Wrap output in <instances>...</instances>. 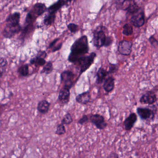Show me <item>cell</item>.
I'll return each instance as SVG.
<instances>
[{"instance_id": "obj_1", "label": "cell", "mask_w": 158, "mask_h": 158, "mask_svg": "<svg viewBox=\"0 0 158 158\" xmlns=\"http://www.w3.org/2000/svg\"><path fill=\"white\" fill-rule=\"evenodd\" d=\"M71 52L68 57L69 62L75 64L80 59L89 53V46L86 35H83L77 39L71 46Z\"/></svg>"}, {"instance_id": "obj_2", "label": "cell", "mask_w": 158, "mask_h": 158, "mask_svg": "<svg viewBox=\"0 0 158 158\" xmlns=\"http://www.w3.org/2000/svg\"><path fill=\"white\" fill-rule=\"evenodd\" d=\"M21 14L15 12L10 15L6 18L5 26L2 32L5 38L11 39L22 32L23 27L20 25Z\"/></svg>"}, {"instance_id": "obj_3", "label": "cell", "mask_w": 158, "mask_h": 158, "mask_svg": "<svg viewBox=\"0 0 158 158\" xmlns=\"http://www.w3.org/2000/svg\"><path fill=\"white\" fill-rule=\"evenodd\" d=\"M48 9L45 3H35L27 15L25 24H34L37 19L48 11Z\"/></svg>"}, {"instance_id": "obj_4", "label": "cell", "mask_w": 158, "mask_h": 158, "mask_svg": "<svg viewBox=\"0 0 158 158\" xmlns=\"http://www.w3.org/2000/svg\"><path fill=\"white\" fill-rule=\"evenodd\" d=\"M108 29L103 26L98 27L93 32V38L92 42L94 47L98 49H100L104 47L107 36L106 32Z\"/></svg>"}, {"instance_id": "obj_5", "label": "cell", "mask_w": 158, "mask_h": 158, "mask_svg": "<svg viewBox=\"0 0 158 158\" xmlns=\"http://www.w3.org/2000/svg\"><path fill=\"white\" fill-rule=\"evenodd\" d=\"M157 107L153 104L150 108L138 107L136 109L137 114L142 121H147V120L153 121L157 113Z\"/></svg>"}, {"instance_id": "obj_6", "label": "cell", "mask_w": 158, "mask_h": 158, "mask_svg": "<svg viewBox=\"0 0 158 158\" xmlns=\"http://www.w3.org/2000/svg\"><path fill=\"white\" fill-rule=\"evenodd\" d=\"M96 57H97V54L95 52H92L89 55H86L85 56L80 59L76 64V65L80 67L79 75L78 77H79L84 72L86 71L94 63Z\"/></svg>"}, {"instance_id": "obj_7", "label": "cell", "mask_w": 158, "mask_h": 158, "mask_svg": "<svg viewBox=\"0 0 158 158\" xmlns=\"http://www.w3.org/2000/svg\"><path fill=\"white\" fill-rule=\"evenodd\" d=\"M74 73L70 70H65L60 74L61 83H63V87L71 89L74 85Z\"/></svg>"}, {"instance_id": "obj_8", "label": "cell", "mask_w": 158, "mask_h": 158, "mask_svg": "<svg viewBox=\"0 0 158 158\" xmlns=\"http://www.w3.org/2000/svg\"><path fill=\"white\" fill-rule=\"evenodd\" d=\"M145 13L143 9L140 8L139 10L132 15L130 22L132 25L136 27H140L145 23Z\"/></svg>"}, {"instance_id": "obj_9", "label": "cell", "mask_w": 158, "mask_h": 158, "mask_svg": "<svg viewBox=\"0 0 158 158\" xmlns=\"http://www.w3.org/2000/svg\"><path fill=\"white\" fill-rule=\"evenodd\" d=\"M90 122L99 130H103L108 126V123L105 121L103 115L98 114H91L89 117Z\"/></svg>"}, {"instance_id": "obj_10", "label": "cell", "mask_w": 158, "mask_h": 158, "mask_svg": "<svg viewBox=\"0 0 158 158\" xmlns=\"http://www.w3.org/2000/svg\"><path fill=\"white\" fill-rule=\"evenodd\" d=\"M157 100V95L155 92L152 90H148L141 96L139 102L141 104L152 105L154 104Z\"/></svg>"}, {"instance_id": "obj_11", "label": "cell", "mask_w": 158, "mask_h": 158, "mask_svg": "<svg viewBox=\"0 0 158 158\" xmlns=\"http://www.w3.org/2000/svg\"><path fill=\"white\" fill-rule=\"evenodd\" d=\"M133 43L127 40L120 41L118 46V51L120 54L123 56H129L132 51Z\"/></svg>"}, {"instance_id": "obj_12", "label": "cell", "mask_w": 158, "mask_h": 158, "mask_svg": "<svg viewBox=\"0 0 158 158\" xmlns=\"http://www.w3.org/2000/svg\"><path fill=\"white\" fill-rule=\"evenodd\" d=\"M138 120L137 115L135 112L131 113L125 119L123 125L126 131H130L134 127Z\"/></svg>"}, {"instance_id": "obj_13", "label": "cell", "mask_w": 158, "mask_h": 158, "mask_svg": "<svg viewBox=\"0 0 158 158\" xmlns=\"http://www.w3.org/2000/svg\"><path fill=\"white\" fill-rule=\"evenodd\" d=\"M140 9V7L137 4L135 0H127L124 6L123 10L127 11L128 14L132 15Z\"/></svg>"}, {"instance_id": "obj_14", "label": "cell", "mask_w": 158, "mask_h": 158, "mask_svg": "<svg viewBox=\"0 0 158 158\" xmlns=\"http://www.w3.org/2000/svg\"><path fill=\"white\" fill-rule=\"evenodd\" d=\"M115 79L113 76H109L104 80L102 87L105 92L109 93L111 92L115 87Z\"/></svg>"}, {"instance_id": "obj_15", "label": "cell", "mask_w": 158, "mask_h": 158, "mask_svg": "<svg viewBox=\"0 0 158 158\" xmlns=\"http://www.w3.org/2000/svg\"><path fill=\"white\" fill-rule=\"evenodd\" d=\"M68 4L66 0H58L56 2L51 5L48 8V13L55 14L60 10L63 7Z\"/></svg>"}, {"instance_id": "obj_16", "label": "cell", "mask_w": 158, "mask_h": 158, "mask_svg": "<svg viewBox=\"0 0 158 158\" xmlns=\"http://www.w3.org/2000/svg\"><path fill=\"white\" fill-rule=\"evenodd\" d=\"M70 98V89L63 87L59 92L58 99L63 104H66L69 102Z\"/></svg>"}, {"instance_id": "obj_17", "label": "cell", "mask_w": 158, "mask_h": 158, "mask_svg": "<svg viewBox=\"0 0 158 158\" xmlns=\"http://www.w3.org/2000/svg\"><path fill=\"white\" fill-rule=\"evenodd\" d=\"M91 99V94L90 91L88 90L87 91L82 92L76 97V101L80 104L86 105L90 102Z\"/></svg>"}, {"instance_id": "obj_18", "label": "cell", "mask_w": 158, "mask_h": 158, "mask_svg": "<svg viewBox=\"0 0 158 158\" xmlns=\"http://www.w3.org/2000/svg\"><path fill=\"white\" fill-rule=\"evenodd\" d=\"M110 75L109 71H107L103 67H100L96 74V76H97L96 84L98 85L103 84L104 80Z\"/></svg>"}, {"instance_id": "obj_19", "label": "cell", "mask_w": 158, "mask_h": 158, "mask_svg": "<svg viewBox=\"0 0 158 158\" xmlns=\"http://www.w3.org/2000/svg\"><path fill=\"white\" fill-rule=\"evenodd\" d=\"M50 105V103L47 100H42L38 103L37 109L40 113L46 114L48 112Z\"/></svg>"}, {"instance_id": "obj_20", "label": "cell", "mask_w": 158, "mask_h": 158, "mask_svg": "<svg viewBox=\"0 0 158 158\" xmlns=\"http://www.w3.org/2000/svg\"><path fill=\"white\" fill-rule=\"evenodd\" d=\"M35 30V26L34 24L26 25L23 28L22 31V39L24 40L27 36L29 35V34H31Z\"/></svg>"}, {"instance_id": "obj_21", "label": "cell", "mask_w": 158, "mask_h": 158, "mask_svg": "<svg viewBox=\"0 0 158 158\" xmlns=\"http://www.w3.org/2000/svg\"><path fill=\"white\" fill-rule=\"evenodd\" d=\"M46 63H47V61L45 60V59L40 58V57H38L37 56L35 57L32 58L30 60V64L35 65L36 67L45 65Z\"/></svg>"}, {"instance_id": "obj_22", "label": "cell", "mask_w": 158, "mask_h": 158, "mask_svg": "<svg viewBox=\"0 0 158 158\" xmlns=\"http://www.w3.org/2000/svg\"><path fill=\"white\" fill-rule=\"evenodd\" d=\"M56 17V15L55 14L48 13L44 18L43 23L46 26L52 25L55 23Z\"/></svg>"}, {"instance_id": "obj_23", "label": "cell", "mask_w": 158, "mask_h": 158, "mask_svg": "<svg viewBox=\"0 0 158 158\" xmlns=\"http://www.w3.org/2000/svg\"><path fill=\"white\" fill-rule=\"evenodd\" d=\"M17 72L22 76L24 77L28 76L29 74V65L28 64H25L21 65L18 68Z\"/></svg>"}, {"instance_id": "obj_24", "label": "cell", "mask_w": 158, "mask_h": 158, "mask_svg": "<svg viewBox=\"0 0 158 158\" xmlns=\"http://www.w3.org/2000/svg\"><path fill=\"white\" fill-rule=\"evenodd\" d=\"M53 70V64L51 61H49L44 65L43 69L40 72V74H46L47 75L50 74L52 73Z\"/></svg>"}, {"instance_id": "obj_25", "label": "cell", "mask_w": 158, "mask_h": 158, "mask_svg": "<svg viewBox=\"0 0 158 158\" xmlns=\"http://www.w3.org/2000/svg\"><path fill=\"white\" fill-rule=\"evenodd\" d=\"M133 27L129 24H125L123 27V34L125 36L131 35L133 34Z\"/></svg>"}, {"instance_id": "obj_26", "label": "cell", "mask_w": 158, "mask_h": 158, "mask_svg": "<svg viewBox=\"0 0 158 158\" xmlns=\"http://www.w3.org/2000/svg\"><path fill=\"white\" fill-rule=\"evenodd\" d=\"M66 131L65 126L64 124L61 123L60 124H58L56 127V130L55 131V134L58 135H64L66 133Z\"/></svg>"}, {"instance_id": "obj_27", "label": "cell", "mask_w": 158, "mask_h": 158, "mask_svg": "<svg viewBox=\"0 0 158 158\" xmlns=\"http://www.w3.org/2000/svg\"><path fill=\"white\" fill-rule=\"evenodd\" d=\"M73 122V117L71 114L67 113L64 116L61 120L62 123L64 125H69Z\"/></svg>"}, {"instance_id": "obj_28", "label": "cell", "mask_w": 158, "mask_h": 158, "mask_svg": "<svg viewBox=\"0 0 158 158\" xmlns=\"http://www.w3.org/2000/svg\"><path fill=\"white\" fill-rule=\"evenodd\" d=\"M119 69V66L116 64H112L110 63L109 64V71L110 74L115 73L118 72Z\"/></svg>"}, {"instance_id": "obj_29", "label": "cell", "mask_w": 158, "mask_h": 158, "mask_svg": "<svg viewBox=\"0 0 158 158\" xmlns=\"http://www.w3.org/2000/svg\"><path fill=\"white\" fill-rule=\"evenodd\" d=\"M67 28L72 33H76L78 31V26L77 25L73 23H71L67 25Z\"/></svg>"}, {"instance_id": "obj_30", "label": "cell", "mask_w": 158, "mask_h": 158, "mask_svg": "<svg viewBox=\"0 0 158 158\" xmlns=\"http://www.w3.org/2000/svg\"><path fill=\"white\" fill-rule=\"evenodd\" d=\"M127 0H115V5L118 10H123Z\"/></svg>"}, {"instance_id": "obj_31", "label": "cell", "mask_w": 158, "mask_h": 158, "mask_svg": "<svg viewBox=\"0 0 158 158\" xmlns=\"http://www.w3.org/2000/svg\"><path fill=\"white\" fill-rule=\"evenodd\" d=\"M149 43H150L151 45H152V47L153 48H156L158 47V40L154 37V36L152 35L148 39Z\"/></svg>"}, {"instance_id": "obj_32", "label": "cell", "mask_w": 158, "mask_h": 158, "mask_svg": "<svg viewBox=\"0 0 158 158\" xmlns=\"http://www.w3.org/2000/svg\"><path fill=\"white\" fill-rule=\"evenodd\" d=\"M89 118L88 117L87 115L86 114H84L83 116H82L81 118L78 120V124L80 125H83L85 123H88L89 122Z\"/></svg>"}, {"instance_id": "obj_33", "label": "cell", "mask_w": 158, "mask_h": 158, "mask_svg": "<svg viewBox=\"0 0 158 158\" xmlns=\"http://www.w3.org/2000/svg\"><path fill=\"white\" fill-rule=\"evenodd\" d=\"M113 42V39L112 37L107 36V38H106V41H105L104 47H108L110 46L112 44Z\"/></svg>"}, {"instance_id": "obj_34", "label": "cell", "mask_w": 158, "mask_h": 158, "mask_svg": "<svg viewBox=\"0 0 158 158\" xmlns=\"http://www.w3.org/2000/svg\"><path fill=\"white\" fill-rule=\"evenodd\" d=\"M38 57H40V58H44V59H46L47 57V52L45 51L40 50L38 52L37 54L36 55Z\"/></svg>"}, {"instance_id": "obj_35", "label": "cell", "mask_w": 158, "mask_h": 158, "mask_svg": "<svg viewBox=\"0 0 158 158\" xmlns=\"http://www.w3.org/2000/svg\"><path fill=\"white\" fill-rule=\"evenodd\" d=\"M8 64V61L5 58L2 57L0 60V64H1V68H4Z\"/></svg>"}, {"instance_id": "obj_36", "label": "cell", "mask_w": 158, "mask_h": 158, "mask_svg": "<svg viewBox=\"0 0 158 158\" xmlns=\"http://www.w3.org/2000/svg\"><path fill=\"white\" fill-rule=\"evenodd\" d=\"M63 43H60L58 44V45H57V46H54L53 48H52V52H55L58 51L60 50L61 49Z\"/></svg>"}, {"instance_id": "obj_37", "label": "cell", "mask_w": 158, "mask_h": 158, "mask_svg": "<svg viewBox=\"0 0 158 158\" xmlns=\"http://www.w3.org/2000/svg\"><path fill=\"white\" fill-rule=\"evenodd\" d=\"M59 40H60L59 38L55 39L54 40H52V41L49 44L48 48L49 49L52 48H53V47L55 46L56 43L59 41Z\"/></svg>"}, {"instance_id": "obj_38", "label": "cell", "mask_w": 158, "mask_h": 158, "mask_svg": "<svg viewBox=\"0 0 158 158\" xmlns=\"http://www.w3.org/2000/svg\"><path fill=\"white\" fill-rule=\"evenodd\" d=\"M108 158H118L119 157V155L117 153L114 152H112L109 154L108 156Z\"/></svg>"}, {"instance_id": "obj_39", "label": "cell", "mask_w": 158, "mask_h": 158, "mask_svg": "<svg viewBox=\"0 0 158 158\" xmlns=\"http://www.w3.org/2000/svg\"><path fill=\"white\" fill-rule=\"evenodd\" d=\"M66 1H67L68 3H70V2H72L75 1H77V0H66Z\"/></svg>"}, {"instance_id": "obj_40", "label": "cell", "mask_w": 158, "mask_h": 158, "mask_svg": "<svg viewBox=\"0 0 158 158\" xmlns=\"http://www.w3.org/2000/svg\"></svg>"}]
</instances>
